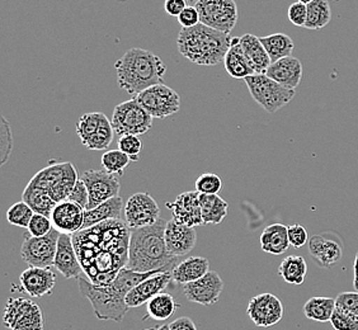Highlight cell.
Listing matches in <instances>:
<instances>
[{"mask_svg":"<svg viewBox=\"0 0 358 330\" xmlns=\"http://www.w3.org/2000/svg\"><path fill=\"white\" fill-rule=\"evenodd\" d=\"M131 230L121 220H108L71 235L84 275L96 286H108L127 266Z\"/></svg>","mask_w":358,"mask_h":330,"instance_id":"cell-1","label":"cell"},{"mask_svg":"<svg viewBox=\"0 0 358 330\" xmlns=\"http://www.w3.org/2000/svg\"><path fill=\"white\" fill-rule=\"evenodd\" d=\"M79 178L73 163H51L28 182L22 193V201L28 203L35 213L50 217L57 203L69 200Z\"/></svg>","mask_w":358,"mask_h":330,"instance_id":"cell-2","label":"cell"},{"mask_svg":"<svg viewBox=\"0 0 358 330\" xmlns=\"http://www.w3.org/2000/svg\"><path fill=\"white\" fill-rule=\"evenodd\" d=\"M158 273H164L159 271L140 273L131 269H121L115 281L108 286H96L90 282L88 278H78L80 295L90 300L94 314L99 320H112L116 323H122L129 308L126 305V296L138 283L143 282L146 278Z\"/></svg>","mask_w":358,"mask_h":330,"instance_id":"cell-3","label":"cell"},{"mask_svg":"<svg viewBox=\"0 0 358 330\" xmlns=\"http://www.w3.org/2000/svg\"><path fill=\"white\" fill-rule=\"evenodd\" d=\"M166 222L164 219H160L152 227L131 230L126 268L146 273L152 271L172 272L178 266L179 258L169 254L166 249L164 238Z\"/></svg>","mask_w":358,"mask_h":330,"instance_id":"cell-4","label":"cell"},{"mask_svg":"<svg viewBox=\"0 0 358 330\" xmlns=\"http://www.w3.org/2000/svg\"><path fill=\"white\" fill-rule=\"evenodd\" d=\"M115 68L118 87L134 96L152 85L163 84L166 73V64L159 56L138 48L126 51L116 62Z\"/></svg>","mask_w":358,"mask_h":330,"instance_id":"cell-5","label":"cell"},{"mask_svg":"<svg viewBox=\"0 0 358 330\" xmlns=\"http://www.w3.org/2000/svg\"><path fill=\"white\" fill-rule=\"evenodd\" d=\"M233 36L197 24L192 28H182L177 37L179 54L200 66H215L225 60L231 46Z\"/></svg>","mask_w":358,"mask_h":330,"instance_id":"cell-6","label":"cell"},{"mask_svg":"<svg viewBox=\"0 0 358 330\" xmlns=\"http://www.w3.org/2000/svg\"><path fill=\"white\" fill-rule=\"evenodd\" d=\"M249 93L255 102L268 113H275L289 104L296 94V90L287 89L272 80L266 74H255L244 79Z\"/></svg>","mask_w":358,"mask_h":330,"instance_id":"cell-7","label":"cell"},{"mask_svg":"<svg viewBox=\"0 0 358 330\" xmlns=\"http://www.w3.org/2000/svg\"><path fill=\"white\" fill-rule=\"evenodd\" d=\"M110 122L118 138L126 135L140 136L152 127V116L141 107L135 96L113 108Z\"/></svg>","mask_w":358,"mask_h":330,"instance_id":"cell-8","label":"cell"},{"mask_svg":"<svg viewBox=\"0 0 358 330\" xmlns=\"http://www.w3.org/2000/svg\"><path fill=\"white\" fill-rule=\"evenodd\" d=\"M76 134L88 150L102 152L112 144L115 130L110 118L104 113L90 112L78 120Z\"/></svg>","mask_w":358,"mask_h":330,"instance_id":"cell-9","label":"cell"},{"mask_svg":"<svg viewBox=\"0 0 358 330\" xmlns=\"http://www.w3.org/2000/svg\"><path fill=\"white\" fill-rule=\"evenodd\" d=\"M3 324L8 330H43L41 306L23 297H10L6 303Z\"/></svg>","mask_w":358,"mask_h":330,"instance_id":"cell-10","label":"cell"},{"mask_svg":"<svg viewBox=\"0 0 358 330\" xmlns=\"http://www.w3.org/2000/svg\"><path fill=\"white\" fill-rule=\"evenodd\" d=\"M194 7L200 13L201 23L216 31L230 35L238 23L239 12L234 0H197Z\"/></svg>","mask_w":358,"mask_h":330,"instance_id":"cell-11","label":"cell"},{"mask_svg":"<svg viewBox=\"0 0 358 330\" xmlns=\"http://www.w3.org/2000/svg\"><path fill=\"white\" fill-rule=\"evenodd\" d=\"M60 233L52 229L48 235L41 238H35L29 234L24 235L22 243L21 257L28 267H40L51 268L55 261L57 243Z\"/></svg>","mask_w":358,"mask_h":330,"instance_id":"cell-12","label":"cell"},{"mask_svg":"<svg viewBox=\"0 0 358 330\" xmlns=\"http://www.w3.org/2000/svg\"><path fill=\"white\" fill-rule=\"evenodd\" d=\"M141 107L152 118H163L173 116L180 108V96L176 90L163 84L152 85L135 96Z\"/></svg>","mask_w":358,"mask_h":330,"instance_id":"cell-13","label":"cell"},{"mask_svg":"<svg viewBox=\"0 0 358 330\" xmlns=\"http://www.w3.org/2000/svg\"><path fill=\"white\" fill-rule=\"evenodd\" d=\"M124 222L130 230L152 227L160 220V208L149 193L132 194L124 205Z\"/></svg>","mask_w":358,"mask_h":330,"instance_id":"cell-14","label":"cell"},{"mask_svg":"<svg viewBox=\"0 0 358 330\" xmlns=\"http://www.w3.org/2000/svg\"><path fill=\"white\" fill-rule=\"evenodd\" d=\"M80 179L83 180L84 185L90 193V203H88L87 210L96 208V206L102 205L104 202L120 196L121 185H120L117 175L107 173L104 169L102 171H96V169L85 171L82 174Z\"/></svg>","mask_w":358,"mask_h":330,"instance_id":"cell-15","label":"cell"},{"mask_svg":"<svg viewBox=\"0 0 358 330\" xmlns=\"http://www.w3.org/2000/svg\"><path fill=\"white\" fill-rule=\"evenodd\" d=\"M247 314L257 327L268 328L282 320L285 308L277 296L266 292L249 301Z\"/></svg>","mask_w":358,"mask_h":330,"instance_id":"cell-16","label":"cell"},{"mask_svg":"<svg viewBox=\"0 0 358 330\" xmlns=\"http://www.w3.org/2000/svg\"><path fill=\"white\" fill-rule=\"evenodd\" d=\"M222 289L224 281L221 280L220 275L214 271H210L200 280L185 285L183 294L188 301L207 306L214 305L220 300Z\"/></svg>","mask_w":358,"mask_h":330,"instance_id":"cell-17","label":"cell"},{"mask_svg":"<svg viewBox=\"0 0 358 330\" xmlns=\"http://www.w3.org/2000/svg\"><path fill=\"white\" fill-rule=\"evenodd\" d=\"M171 208L173 220L186 227H196L203 225L202 211H201L200 193L197 191H188L180 193L173 203H166Z\"/></svg>","mask_w":358,"mask_h":330,"instance_id":"cell-18","label":"cell"},{"mask_svg":"<svg viewBox=\"0 0 358 330\" xmlns=\"http://www.w3.org/2000/svg\"><path fill=\"white\" fill-rule=\"evenodd\" d=\"M84 213L85 210L83 207L66 200L56 205L50 219L52 221L54 229L60 234L74 235L83 230Z\"/></svg>","mask_w":358,"mask_h":330,"instance_id":"cell-19","label":"cell"},{"mask_svg":"<svg viewBox=\"0 0 358 330\" xmlns=\"http://www.w3.org/2000/svg\"><path fill=\"white\" fill-rule=\"evenodd\" d=\"M172 272H164L158 275H152L145 281L138 283L136 287L126 296V305L129 309H136L149 303L152 299L159 294L164 292V289L172 282Z\"/></svg>","mask_w":358,"mask_h":330,"instance_id":"cell-20","label":"cell"},{"mask_svg":"<svg viewBox=\"0 0 358 330\" xmlns=\"http://www.w3.org/2000/svg\"><path fill=\"white\" fill-rule=\"evenodd\" d=\"M164 238L168 253L177 258L191 253L197 243V233L194 227L182 225L173 219L166 222Z\"/></svg>","mask_w":358,"mask_h":330,"instance_id":"cell-21","label":"cell"},{"mask_svg":"<svg viewBox=\"0 0 358 330\" xmlns=\"http://www.w3.org/2000/svg\"><path fill=\"white\" fill-rule=\"evenodd\" d=\"M22 291L31 297L51 295L55 289L56 275L51 268L28 267L20 275Z\"/></svg>","mask_w":358,"mask_h":330,"instance_id":"cell-22","label":"cell"},{"mask_svg":"<svg viewBox=\"0 0 358 330\" xmlns=\"http://www.w3.org/2000/svg\"><path fill=\"white\" fill-rule=\"evenodd\" d=\"M54 267L68 280H73V278L78 280L83 275V267L76 254L71 235H60Z\"/></svg>","mask_w":358,"mask_h":330,"instance_id":"cell-23","label":"cell"},{"mask_svg":"<svg viewBox=\"0 0 358 330\" xmlns=\"http://www.w3.org/2000/svg\"><path fill=\"white\" fill-rule=\"evenodd\" d=\"M266 76L287 89L296 90L303 79V64L296 57L289 56L272 62Z\"/></svg>","mask_w":358,"mask_h":330,"instance_id":"cell-24","label":"cell"},{"mask_svg":"<svg viewBox=\"0 0 358 330\" xmlns=\"http://www.w3.org/2000/svg\"><path fill=\"white\" fill-rule=\"evenodd\" d=\"M309 252L315 263L323 268H331L343 255V249L337 241L325 239L320 235H314L309 241Z\"/></svg>","mask_w":358,"mask_h":330,"instance_id":"cell-25","label":"cell"},{"mask_svg":"<svg viewBox=\"0 0 358 330\" xmlns=\"http://www.w3.org/2000/svg\"><path fill=\"white\" fill-rule=\"evenodd\" d=\"M241 46L255 74H266L272 62L259 37L245 34L241 37Z\"/></svg>","mask_w":358,"mask_h":330,"instance_id":"cell-26","label":"cell"},{"mask_svg":"<svg viewBox=\"0 0 358 330\" xmlns=\"http://www.w3.org/2000/svg\"><path fill=\"white\" fill-rule=\"evenodd\" d=\"M210 272V261L203 257H189L179 261L178 266L172 271L173 281L185 286L194 282Z\"/></svg>","mask_w":358,"mask_h":330,"instance_id":"cell-27","label":"cell"},{"mask_svg":"<svg viewBox=\"0 0 358 330\" xmlns=\"http://www.w3.org/2000/svg\"><path fill=\"white\" fill-rule=\"evenodd\" d=\"M224 66L227 74L233 76L234 79H245L248 76H255V70L252 69L250 64L243 52L241 37H233L231 46L229 48L224 60Z\"/></svg>","mask_w":358,"mask_h":330,"instance_id":"cell-28","label":"cell"},{"mask_svg":"<svg viewBox=\"0 0 358 330\" xmlns=\"http://www.w3.org/2000/svg\"><path fill=\"white\" fill-rule=\"evenodd\" d=\"M261 247L268 254L281 255L289 249V227L282 224H272L263 230Z\"/></svg>","mask_w":358,"mask_h":330,"instance_id":"cell-29","label":"cell"},{"mask_svg":"<svg viewBox=\"0 0 358 330\" xmlns=\"http://www.w3.org/2000/svg\"><path fill=\"white\" fill-rule=\"evenodd\" d=\"M122 207H124L122 199L117 196V197L96 206V208L85 210L83 229L96 227V225L104 222V221L121 220Z\"/></svg>","mask_w":358,"mask_h":330,"instance_id":"cell-30","label":"cell"},{"mask_svg":"<svg viewBox=\"0 0 358 330\" xmlns=\"http://www.w3.org/2000/svg\"><path fill=\"white\" fill-rule=\"evenodd\" d=\"M201 211L203 225H217L227 219L229 203L219 194H201Z\"/></svg>","mask_w":358,"mask_h":330,"instance_id":"cell-31","label":"cell"},{"mask_svg":"<svg viewBox=\"0 0 358 330\" xmlns=\"http://www.w3.org/2000/svg\"><path fill=\"white\" fill-rule=\"evenodd\" d=\"M336 308H337L336 299L323 297V296L311 297L310 300H308V303L303 305V315L309 320L327 323V322H331Z\"/></svg>","mask_w":358,"mask_h":330,"instance_id":"cell-32","label":"cell"},{"mask_svg":"<svg viewBox=\"0 0 358 330\" xmlns=\"http://www.w3.org/2000/svg\"><path fill=\"white\" fill-rule=\"evenodd\" d=\"M259 40L262 42L272 62L292 56V51L295 48V43L291 40V37L285 34L263 36L259 37Z\"/></svg>","mask_w":358,"mask_h":330,"instance_id":"cell-33","label":"cell"},{"mask_svg":"<svg viewBox=\"0 0 358 330\" xmlns=\"http://www.w3.org/2000/svg\"><path fill=\"white\" fill-rule=\"evenodd\" d=\"M278 275L285 282L301 285L308 275V263L301 255H289L280 264Z\"/></svg>","mask_w":358,"mask_h":330,"instance_id":"cell-34","label":"cell"},{"mask_svg":"<svg viewBox=\"0 0 358 330\" xmlns=\"http://www.w3.org/2000/svg\"><path fill=\"white\" fill-rule=\"evenodd\" d=\"M178 305L176 303V299L171 294L162 292L155 296L149 303H146V311L148 317H152V320H168L172 317L177 311Z\"/></svg>","mask_w":358,"mask_h":330,"instance_id":"cell-35","label":"cell"},{"mask_svg":"<svg viewBox=\"0 0 358 330\" xmlns=\"http://www.w3.org/2000/svg\"><path fill=\"white\" fill-rule=\"evenodd\" d=\"M331 21V6L327 0H314L308 4V21L305 28L322 29Z\"/></svg>","mask_w":358,"mask_h":330,"instance_id":"cell-36","label":"cell"},{"mask_svg":"<svg viewBox=\"0 0 358 330\" xmlns=\"http://www.w3.org/2000/svg\"><path fill=\"white\" fill-rule=\"evenodd\" d=\"M131 162L130 157L120 149L108 150L102 155V169L115 175H124V169Z\"/></svg>","mask_w":358,"mask_h":330,"instance_id":"cell-37","label":"cell"},{"mask_svg":"<svg viewBox=\"0 0 358 330\" xmlns=\"http://www.w3.org/2000/svg\"><path fill=\"white\" fill-rule=\"evenodd\" d=\"M35 211L24 201H20L8 208L7 220L13 227L27 229L32 220Z\"/></svg>","mask_w":358,"mask_h":330,"instance_id":"cell-38","label":"cell"},{"mask_svg":"<svg viewBox=\"0 0 358 330\" xmlns=\"http://www.w3.org/2000/svg\"><path fill=\"white\" fill-rule=\"evenodd\" d=\"M194 187L201 194H217L222 189V180L217 174L205 173L197 178Z\"/></svg>","mask_w":358,"mask_h":330,"instance_id":"cell-39","label":"cell"},{"mask_svg":"<svg viewBox=\"0 0 358 330\" xmlns=\"http://www.w3.org/2000/svg\"><path fill=\"white\" fill-rule=\"evenodd\" d=\"M118 149L129 155L132 162H138V155L143 152V141L136 135H126L118 138Z\"/></svg>","mask_w":358,"mask_h":330,"instance_id":"cell-40","label":"cell"},{"mask_svg":"<svg viewBox=\"0 0 358 330\" xmlns=\"http://www.w3.org/2000/svg\"><path fill=\"white\" fill-rule=\"evenodd\" d=\"M331 323L336 330H358V317L339 308L334 310Z\"/></svg>","mask_w":358,"mask_h":330,"instance_id":"cell-41","label":"cell"},{"mask_svg":"<svg viewBox=\"0 0 358 330\" xmlns=\"http://www.w3.org/2000/svg\"><path fill=\"white\" fill-rule=\"evenodd\" d=\"M13 149V138H12V129L8 124L7 118L1 117V129H0V158L1 164L7 163L8 158Z\"/></svg>","mask_w":358,"mask_h":330,"instance_id":"cell-42","label":"cell"},{"mask_svg":"<svg viewBox=\"0 0 358 330\" xmlns=\"http://www.w3.org/2000/svg\"><path fill=\"white\" fill-rule=\"evenodd\" d=\"M52 229L54 225L51 219L42 213H35L27 227L28 234L35 238H41L48 235Z\"/></svg>","mask_w":358,"mask_h":330,"instance_id":"cell-43","label":"cell"},{"mask_svg":"<svg viewBox=\"0 0 358 330\" xmlns=\"http://www.w3.org/2000/svg\"><path fill=\"white\" fill-rule=\"evenodd\" d=\"M289 22L296 27H305L308 21V6L300 1L292 3L287 10Z\"/></svg>","mask_w":358,"mask_h":330,"instance_id":"cell-44","label":"cell"},{"mask_svg":"<svg viewBox=\"0 0 358 330\" xmlns=\"http://www.w3.org/2000/svg\"><path fill=\"white\" fill-rule=\"evenodd\" d=\"M336 305L339 309L345 310L358 317V292H342L336 299Z\"/></svg>","mask_w":358,"mask_h":330,"instance_id":"cell-45","label":"cell"},{"mask_svg":"<svg viewBox=\"0 0 358 330\" xmlns=\"http://www.w3.org/2000/svg\"><path fill=\"white\" fill-rule=\"evenodd\" d=\"M289 245H292L295 249H300L310 239H309L308 230L303 225L295 224L289 227Z\"/></svg>","mask_w":358,"mask_h":330,"instance_id":"cell-46","label":"cell"},{"mask_svg":"<svg viewBox=\"0 0 358 330\" xmlns=\"http://www.w3.org/2000/svg\"><path fill=\"white\" fill-rule=\"evenodd\" d=\"M178 22L182 28L194 27L201 23L200 13L194 6H187L185 10L179 14Z\"/></svg>","mask_w":358,"mask_h":330,"instance_id":"cell-47","label":"cell"},{"mask_svg":"<svg viewBox=\"0 0 358 330\" xmlns=\"http://www.w3.org/2000/svg\"><path fill=\"white\" fill-rule=\"evenodd\" d=\"M69 201L76 202V205L83 207L84 210H87L88 203H90V193L87 187L84 185L83 180L79 178L78 183H76L73 192L70 194Z\"/></svg>","mask_w":358,"mask_h":330,"instance_id":"cell-48","label":"cell"},{"mask_svg":"<svg viewBox=\"0 0 358 330\" xmlns=\"http://www.w3.org/2000/svg\"><path fill=\"white\" fill-rule=\"evenodd\" d=\"M187 7L186 0H166L164 1V10L172 17L178 18L179 14Z\"/></svg>","mask_w":358,"mask_h":330,"instance_id":"cell-49","label":"cell"},{"mask_svg":"<svg viewBox=\"0 0 358 330\" xmlns=\"http://www.w3.org/2000/svg\"><path fill=\"white\" fill-rule=\"evenodd\" d=\"M168 325L171 330H197L196 324L193 323L192 319L188 317H178Z\"/></svg>","mask_w":358,"mask_h":330,"instance_id":"cell-50","label":"cell"},{"mask_svg":"<svg viewBox=\"0 0 358 330\" xmlns=\"http://www.w3.org/2000/svg\"><path fill=\"white\" fill-rule=\"evenodd\" d=\"M353 272H355V277H353V287H355V289L358 292V252L356 253V258H355Z\"/></svg>","mask_w":358,"mask_h":330,"instance_id":"cell-51","label":"cell"},{"mask_svg":"<svg viewBox=\"0 0 358 330\" xmlns=\"http://www.w3.org/2000/svg\"><path fill=\"white\" fill-rule=\"evenodd\" d=\"M157 330H171V329H169V325H166V324H163V325H159V327H157Z\"/></svg>","mask_w":358,"mask_h":330,"instance_id":"cell-52","label":"cell"},{"mask_svg":"<svg viewBox=\"0 0 358 330\" xmlns=\"http://www.w3.org/2000/svg\"><path fill=\"white\" fill-rule=\"evenodd\" d=\"M297 1H300V3H303V4H310L311 1H314V0H297Z\"/></svg>","mask_w":358,"mask_h":330,"instance_id":"cell-53","label":"cell"},{"mask_svg":"<svg viewBox=\"0 0 358 330\" xmlns=\"http://www.w3.org/2000/svg\"><path fill=\"white\" fill-rule=\"evenodd\" d=\"M143 330H157V328H149V329H143Z\"/></svg>","mask_w":358,"mask_h":330,"instance_id":"cell-54","label":"cell"},{"mask_svg":"<svg viewBox=\"0 0 358 330\" xmlns=\"http://www.w3.org/2000/svg\"><path fill=\"white\" fill-rule=\"evenodd\" d=\"M333 1H338V0H333Z\"/></svg>","mask_w":358,"mask_h":330,"instance_id":"cell-55","label":"cell"},{"mask_svg":"<svg viewBox=\"0 0 358 330\" xmlns=\"http://www.w3.org/2000/svg\"><path fill=\"white\" fill-rule=\"evenodd\" d=\"M122 1H124V0H122Z\"/></svg>","mask_w":358,"mask_h":330,"instance_id":"cell-56","label":"cell"}]
</instances>
